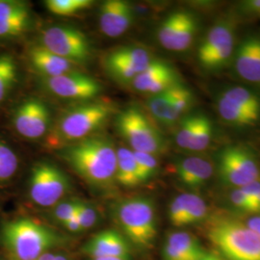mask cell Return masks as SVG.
<instances>
[{"label": "cell", "instance_id": "f1b7e54d", "mask_svg": "<svg viewBox=\"0 0 260 260\" xmlns=\"http://www.w3.org/2000/svg\"><path fill=\"white\" fill-rule=\"evenodd\" d=\"M93 4L91 0H47V10L57 16L69 17L88 9Z\"/></svg>", "mask_w": 260, "mask_h": 260}, {"label": "cell", "instance_id": "4316f807", "mask_svg": "<svg viewBox=\"0 0 260 260\" xmlns=\"http://www.w3.org/2000/svg\"><path fill=\"white\" fill-rule=\"evenodd\" d=\"M18 82V67L8 54L0 55V103L6 100Z\"/></svg>", "mask_w": 260, "mask_h": 260}, {"label": "cell", "instance_id": "b9f144b4", "mask_svg": "<svg viewBox=\"0 0 260 260\" xmlns=\"http://www.w3.org/2000/svg\"><path fill=\"white\" fill-rule=\"evenodd\" d=\"M63 225L65 226L66 229L69 231V232H72V233H79V232H82V229H81V224L79 222V219L77 217V215L75 214L72 218H70L69 220H67L65 223H63Z\"/></svg>", "mask_w": 260, "mask_h": 260}, {"label": "cell", "instance_id": "cb8c5ba5", "mask_svg": "<svg viewBox=\"0 0 260 260\" xmlns=\"http://www.w3.org/2000/svg\"><path fill=\"white\" fill-rule=\"evenodd\" d=\"M216 105L220 117L225 122L234 126H251L260 121L259 118L230 103L222 95H219Z\"/></svg>", "mask_w": 260, "mask_h": 260}, {"label": "cell", "instance_id": "7bdbcfd3", "mask_svg": "<svg viewBox=\"0 0 260 260\" xmlns=\"http://www.w3.org/2000/svg\"><path fill=\"white\" fill-rule=\"evenodd\" d=\"M246 224L260 238V215L249 219Z\"/></svg>", "mask_w": 260, "mask_h": 260}, {"label": "cell", "instance_id": "ac0fdd59", "mask_svg": "<svg viewBox=\"0 0 260 260\" xmlns=\"http://www.w3.org/2000/svg\"><path fill=\"white\" fill-rule=\"evenodd\" d=\"M236 74L250 83L260 85V38L245 39L234 51Z\"/></svg>", "mask_w": 260, "mask_h": 260}, {"label": "cell", "instance_id": "bcb514c9", "mask_svg": "<svg viewBox=\"0 0 260 260\" xmlns=\"http://www.w3.org/2000/svg\"><path fill=\"white\" fill-rule=\"evenodd\" d=\"M92 260H130V258H121V257H95Z\"/></svg>", "mask_w": 260, "mask_h": 260}, {"label": "cell", "instance_id": "4dcf8cb0", "mask_svg": "<svg viewBox=\"0 0 260 260\" xmlns=\"http://www.w3.org/2000/svg\"><path fill=\"white\" fill-rule=\"evenodd\" d=\"M19 167V159L13 149L0 140V181L13 177Z\"/></svg>", "mask_w": 260, "mask_h": 260}, {"label": "cell", "instance_id": "e0dca14e", "mask_svg": "<svg viewBox=\"0 0 260 260\" xmlns=\"http://www.w3.org/2000/svg\"><path fill=\"white\" fill-rule=\"evenodd\" d=\"M31 24V11L26 2L0 0V39L19 37Z\"/></svg>", "mask_w": 260, "mask_h": 260}, {"label": "cell", "instance_id": "7a4b0ae2", "mask_svg": "<svg viewBox=\"0 0 260 260\" xmlns=\"http://www.w3.org/2000/svg\"><path fill=\"white\" fill-rule=\"evenodd\" d=\"M114 105L105 101H89L63 112L50 128L47 142L55 148H63L93 136L109 121Z\"/></svg>", "mask_w": 260, "mask_h": 260}, {"label": "cell", "instance_id": "52a82bcc", "mask_svg": "<svg viewBox=\"0 0 260 260\" xmlns=\"http://www.w3.org/2000/svg\"><path fill=\"white\" fill-rule=\"evenodd\" d=\"M41 46L75 65L88 63L93 54L89 39L79 29L70 25H52L42 34Z\"/></svg>", "mask_w": 260, "mask_h": 260}, {"label": "cell", "instance_id": "603a6c76", "mask_svg": "<svg viewBox=\"0 0 260 260\" xmlns=\"http://www.w3.org/2000/svg\"><path fill=\"white\" fill-rule=\"evenodd\" d=\"M194 104V95L189 88L179 83L172 89V98L166 118L163 121L165 125H173L181 120Z\"/></svg>", "mask_w": 260, "mask_h": 260}, {"label": "cell", "instance_id": "f35d334b", "mask_svg": "<svg viewBox=\"0 0 260 260\" xmlns=\"http://www.w3.org/2000/svg\"><path fill=\"white\" fill-rule=\"evenodd\" d=\"M239 189H241L242 191L244 192V194L247 196V198L249 199L251 205V213H252L253 205H254L255 201L257 200L258 196L260 195V179L252 181L251 183L243 186Z\"/></svg>", "mask_w": 260, "mask_h": 260}, {"label": "cell", "instance_id": "ba28073f", "mask_svg": "<svg viewBox=\"0 0 260 260\" xmlns=\"http://www.w3.org/2000/svg\"><path fill=\"white\" fill-rule=\"evenodd\" d=\"M235 26L230 20H220L210 28L198 48V60L206 71H219L234 55Z\"/></svg>", "mask_w": 260, "mask_h": 260}, {"label": "cell", "instance_id": "44dd1931", "mask_svg": "<svg viewBox=\"0 0 260 260\" xmlns=\"http://www.w3.org/2000/svg\"><path fill=\"white\" fill-rule=\"evenodd\" d=\"M176 172L182 184L189 188H200L212 177L213 165L205 158L188 156L177 161Z\"/></svg>", "mask_w": 260, "mask_h": 260}, {"label": "cell", "instance_id": "8d00e7d4", "mask_svg": "<svg viewBox=\"0 0 260 260\" xmlns=\"http://www.w3.org/2000/svg\"><path fill=\"white\" fill-rule=\"evenodd\" d=\"M78 201L79 200H65L54 205V209L52 211L54 220L63 224L67 220L72 218L77 211Z\"/></svg>", "mask_w": 260, "mask_h": 260}, {"label": "cell", "instance_id": "f6af8a7d", "mask_svg": "<svg viewBox=\"0 0 260 260\" xmlns=\"http://www.w3.org/2000/svg\"><path fill=\"white\" fill-rule=\"evenodd\" d=\"M201 260H221L218 256H216V255H214L212 253H205V256L202 258Z\"/></svg>", "mask_w": 260, "mask_h": 260}, {"label": "cell", "instance_id": "d6986e66", "mask_svg": "<svg viewBox=\"0 0 260 260\" xmlns=\"http://www.w3.org/2000/svg\"><path fill=\"white\" fill-rule=\"evenodd\" d=\"M85 253L95 257L130 258L129 245L125 238L116 231L98 233L84 246Z\"/></svg>", "mask_w": 260, "mask_h": 260}, {"label": "cell", "instance_id": "8fae6325", "mask_svg": "<svg viewBox=\"0 0 260 260\" xmlns=\"http://www.w3.org/2000/svg\"><path fill=\"white\" fill-rule=\"evenodd\" d=\"M198 29V19L193 13L177 10L161 22L157 31L158 42L167 50L183 52L193 45Z\"/></svg>", "mask_w": 260, "mask_h": 260}, {"label": "cell", "instance_id": "7c38bea8", "mask_svg": "<svg viewBox=\"0 0 260 260\" xmlns=\"http://www.w3.org/2000/svg\"><path fill=\"white\" fill-rule=\"evenodd\" d=\"M152 60L149 50L144 47H119L104 58V67L108 75L116 81L131 84Z\"/></svg>", "mask_w": 260, "mask_h": 260}, {"label": "cell", "instance_id": "f546056e", "mask_svg": "<svg viewBox=\"0 0 260 260\" xmlns=\"http://www.w3.org/2000/svg\"><path fill=\"white\" fill-rule=\"evenodd\" d=\"M207 215V205L205 200L194 193H187L185 225L202 222Z\"/></svg>", "mask_w": 260, "mask_h": 260}, {"label": "cell", "instance_id": "e575fe53", "mask_svg": "<svg viewBox=\"0 0 260 260\" xmlns=\"http://www.w3.org/2000/svg\"><path fill=\"white\" fill-rule=\"evenodd\" d=\"M187 193L177 196L169 206V220L175 226H184L186 216Z\"/></svg>", "mask_w": 260, "mask_h": 260}, {"label": "cell", "instance_id": "d6a6232c", "mask_svg": "<svg viewBox=\"0 0 260 260\" xmlns=\"http://www.w3.org/2000/svg\"><path fill=\"white\" fill-rule=\"evenodd\" d=\"M198 115L199 114L189 115L181 119L176 133V143L179 148L183 149H189L191 140L195 132Z\"/></svg>", "mask_w": 260, "mask_h": 260}, {"label": "cell", "instance_id": "4fadbf2b", "mask_svg": "<svg viewBox=\"0 0 260 260\" xmlns=\"http://www.w3.org/2000/svg\"><path fill=\"white\" fill-rule=\"evenodd\" d=\"M43 83L49 93L60 99L89 102L103 91V86L91 76L71 72L52 78H44Z\"/></svg>", "mask_w": 260, "mask_h": 260}, {"label": "cell", "instance_id": "9c48e42d", "mask_svg": "<svg viewBox=\"0 0 260 260\" xmlns=\"http://www.w3.org/2000/svg\"><path fill=\"white\" fill-rule=\"evenodd\" d=\"M70 189V179L59 168L47 162H39L32 168L29 195L36 205L42 207L54 206Z\"/></svg>", "mask_w": 260, "mask_h": 260}, {"label": "cell", "instance_id": "ffe728a7", "mask_svg": "<svg viewBox=\"0 0 260 260\" xmlns=\"http://www.w3.org/2000/svg\"><path fill=\"white\" fill-rule=\"evenodd\" d=\"M29 61L32 68L44 78H52L76 71V65L56 55L41 45L30 49Z\"/></svg>", "mask_w": 260, "mask_h": 260}, {"label": "cell", "instance_id": "9a60e30c", "mask_svg": "<svg viewBox=\"0 0 260 260\" xmlns=\"http://www.w3.org/2000/svg\"><path fill=\"white\" fill-rule=\"evenodd\" d=\"M179 83L178 75L173 66L153 59L131 85L137 92L153 95L167 91Z\"/></svg>", "mask_w": 260, "mask_h": 260}, {"label": "cell", "instance_id": "836d02e7", "mask_svg": "<svg viewBox=\"0 0 260 260\" xmlns=\"http://www.w3.org/2000/svg\"><path fill=\"white\" fill-rule=\"evenodd\" d=\"M133 152L137 162L141 180L142 182H146L157 173L159 164L156 155L139 151Z\"/></svg>", "mask_w": 260, "mask_h": 260}, {"label": "cell", "instance_id": "5b68a950", "mask_svg": "<svg viewBox=\"0 0 260 260\" xmlns=\"http://www.w3.org/2000/svg\"><path fill=\"white\" fill-rule=\"evenodd\" d=\"M208 237L229 260H260V238L246 223L218 220L209 226Z\"/></svg>", "mask_w": 260, "mask_h": 260}, {"label": "cell", "instance_id": "60d3db41", "mask_svg": "<svg viewBox=\"0 0 260 260\" xmlns=\"http://www.w3.org/2000/svg\"><path fill=\"white\" fill-rule=\"evenodd\" d=\"M242 13L246 15H258L260 16V0H249L243 2L241 5Z\"/></svg>", "mask_w": 260, "mask_h": 260}, {"label": "cell", "instance_id": "277c9868", "mask_svg": "<svg viewBox=\"0 0 260 260\" xmlns=\"http://www.w3.org/2000/svg\"><path fill=\"white\" fill-rule=\"evenodd\" d=\"M115 220L124 235L140 248H149L156 238L154 203L145 196L120 201L114 206Z\"/></svg>", "mask_w": 260, "mask_h": 260}, {"label": "cell", "instance_id": "ee69618b", "mask_svg": "<svg viewBox=\"0 0 260 260\" xmlns=\"http://www.w3.org/2000/svg\"><path fill=\"white\" fill-rule=\"evenodd\" d=\"M252 214H259L260 215V195L257 200L255 201L253 207H252Z\"/></svg>", "mask_w": 260, "mask_h": 260}, {"label": "cell", "instance_id": "7402d4cb", "mask_svg": "<svg viewBox=\"0 0 260 260\" xmlns=\"http://www.w3.org/2000/svg\"><path fill=\"white\" fill-rule=\"evenodd\" d=\"M116 181L124 187H135L143 183L134 152L131 149H117Z\"/></svg>", "mask_w": 260, "mask_h": 260}, {"label": "cell", "instance_id": "74e56055", "mask_svg": "<svg viewBox=\"0 0 260 260\" xmlns=\"http://www.w3.org/2000/svg\"><path fill=\"white\" fill-rule=\"evenodd\" d=\"M231 201L238 210L243 211V212H248L251 213V205L249 201V199L247 198V196L244 194V192L241 189L237 188L234 189L232 194H231Z\"/></svg>", "mask_w": 260, "mask_h": 260}, {"label": "cell", "instance_id": "d590c367", "mask_svg": "<svg viewBox=\"0 0 260 260\" xmlns=\"http://www.w3.org/2000/svg\"><path fill=\"white\" fill-rule=\"evenodd\" d=\"M76 215L79 219L82 231L90 230L99 221V213L93 205L82 201H78Z\"/></svg>", "mask_w": 260, "mask_h": 260}, {"label": "cell", "instance_id": "d4e9b609", "mask_svg": "<svg viewBox=\"0 0 260 260\" xmlns=\"http://www.w3.org/2000/svg\"><path fill=\"white\" fill-rule=\"evenodd\" d=\"M221 95L230 103L260 119V98L249 89L242 86H234L226 89Z\"/></svg>", "mask_w": 260, "mask_h": 260}, {"label": "cell", "instance_id": "5bb4252c", "mask_svg": "<svg viewBox=\"0 0 260 260\" xmlns=\"http://www.w3.org/2000/svg\"><path fill=\"white\" fill-rule=\"evenodd\" d=\"M51 112L38 99H29L14 112V127L20 136L36 140L44 137L51 128Z\"/></svg>", "mask_w": 260, "mask_h": 260}, {"label": "cell", "instance_id": "ab89813d", "mask_svg": "<svg viewBox=\"0 0 260 260\" xmlns=\"http://www.w3.org/2000/svg\"><path fill=\"white\" fill-rule=\"evenodd\" d=\"M163 260H191L185 256L183 253L177 251L173 246L165 242L163 251H162Z\"/></svg>", "mask_w": 260, "mask_h": 260}, {"label": "cell", "instance_id": "2e32d148", "mask_svg": "<svg viewBox=\"0 0 260 260\" xmlns=\"http://www.w3.org/2000/svg\"><path fill=\"white\" fill-rule=\"evenodd\" d=\"M134 21V9L127 1L108 0L100 9L99 23L101 31L109 38L122 36Z\"/></svg>", "mask_w": 260, "mask_h": 260}, {"label": "cell", "instance_id": "3957f363", "mask_svg": "<svg viewBox=\"0 0 260 260\" xmlns=\"http://www.w3.org/2000/svg\"><path fill=\"white\" fill-rule=\"evenodd\" d=\"M2 238L14 260H36L64 243L62 235L30 218L5 223Z\"/></svg>", "mask_w": 260, "mask_h": 260}, {"label": "cell", "instance_id": "30bf717a", "mask_svg": "<svg viewBox=\"0 0 260 260\" xmlns=\"http://www.w3.org/2000/svg\"><path fill=\"white\" fill-rule=\"evenodd\" d=\"M218 172L226 185L241 188L259 179L258 163L250 149L242 146H229L218 156Z\"/></svg>", "mask_w": 260, "mask_h": 260}, {"label": "cell", "instance_id": "1f68e13d", "mask_svg": "<svg viewBox=\"0 0 260 260\" xmlns=\"http://www.w3.org/2000/svg\"><path fill=\"white\" fill-rule=\"evenodd\" d=\"M172 89L173 87L162 93L150 95L147 103L149 113L152 115V117L156 121L161 123H163L169 110L171 98H172Z\"/></svg>", "mask_w": 260, "mask_h": 260}, {"label": "cell", "instance_id": "8992f818", "mask_svg": "<svg viewBox=\"0 0 260 260\" xmlns=\"http://www.w3.org/2000/svg\"><path fill=\"white\" fill-rule=\"evenodd\" d=\"M116 127L133 151L157 155L165 149V140L145 113L128 107L116 117Z\"/></svg>", "mask_w": 260, "mask_h": 260}, {"label": "cell", "instance_id": "484cf974", "mask_svg": "<svg viewBox=\"0 0 260 260\" xmlns=\"http://www.w3.org/2000/svg\"><path fill=\"white\" fill-rule=\"evenodd\" d=\"M166 242L191 260H201L206 253L195 236L186 232L169 234Z\"/></svg>", "mask_w": 260, "mask_h": 260}, {"label": "cell", "instance_id": "83f0119b", "mask_svg": "<svg viewBox=\"0 0 260 260\" xmlns=\"http://www.w3.org/2000/svg\"><path fill=\"white\" fill-rule=\"evenodd\" d=\"M213 135V125L210 119L204 114L198 115L195 132L191 140L188 150L203 151L210 145Z\"/></svg>", "mask_w": 260, "mask_h": 260}, {"label": "cell", "instance_id": "6da1fadb", "mask_svg": "<svg viewBox=\"0 0 260 260\" xmlns=\"http://www.w3.org/2000/svg\"><path fill=\"white\" fill-rule=\"evenodd\" d=\"M59 150L60 156L89 185L105 189L116 181L117 149L111 140L91 136Z\"/></svg>", "mask_w": 260, "mask_h": 260}]
</instances>
